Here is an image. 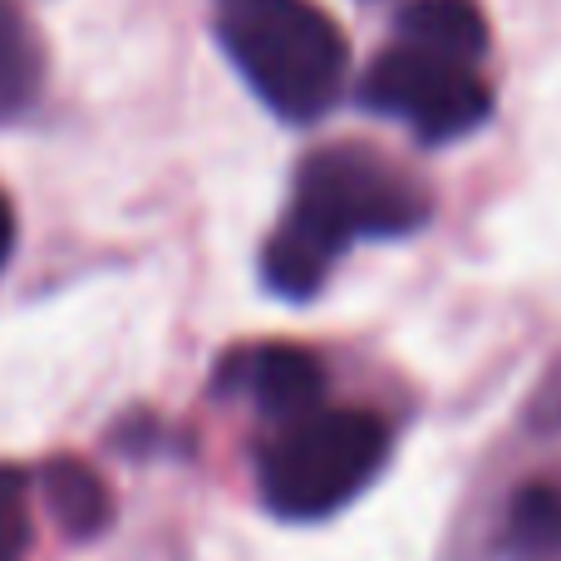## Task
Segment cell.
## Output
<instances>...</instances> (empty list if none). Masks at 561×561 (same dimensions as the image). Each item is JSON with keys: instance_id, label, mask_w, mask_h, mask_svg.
I'll return each instance as SVG.
<instances>
[{"instance_id": "cell-1", "label": "cell", "mask_w": 561, "mask_h": 561, "mask_svg": "<svg viewBox=\"0 0 561 561\" xmlns=\"http://www.w3.org/2000/svg\"><path fill=\"white\" fill-rule=\"evenodd\" d=\"M424 183L365 144L320 148L300 163L296 197L266 242L262 276L276 296L310 300L350 242L365 237H409L428 222Z\"/></svg>"}, {"instance_id": "cell-5", "label": "cell", "mask_w": 561, "mask_h": 561, "mask_svg": "<svg viewBox=\"0 0 561 561\" xmlns=\"http://www.w3.org/2000/svg\"><path fill=\"white\" fill-rule=\"evenodd\" d=\"M217 389L252 399L256 414L296 424L325 399V369L300 345H252L217 365Z\"/></svg>"}, {"instance_id": "cell-2", "label": "cell", "mask_w": 561, "mask_h": 561, "mask_svg": "<svg viewBox=\"0 0 561 561\" xmlns=\"http://www.w3.org/2000/svg\"><path fill=\"white\" fill-rule=\"evenodd\" d=\"M237 75L286 124H316L345 89L350 45L316 0H213Z\"/></svg>"}, {"instance_id": "cell-7", "label": "cell", "mask_w": 561, "mask_h": 561, "mask_svg": "<svg viewBox=\"0 0 561 561\" xmlns=\"http://www.w3.org/2000/svg\"><path fill=\"white\" fill-rule=\"evenodd\" d=\"M39 493H45V507L59 523V533L75 537V542L99 537L108 527V517H114L104 478L89 463H79V458H49L39 468Z\"/></svg>"}, {"instance_id": "cell-9", "label": "cell", "mask_w": 561, "mask_h": 561, "mask_svg": "<svg viewBox=\"0 0 561 561\" xmlns=\"http://www.w3.org/2000/svg\"><path fill=\"white\" fill-rule=\"evenodd\" d=\"M507 561H561V488L527 483L507 503L503 523Z\"/></svg>"}, {"instance_id": "cell-10", "label": "cell", "mask_w": 561, "mask_h": 561, "mask_svg": "<svg viewBox=\"0 0 561 561\" xmlns=\"http://www.w3.org/2000/svg\"><path fill=\"white\" fill-rule=\"evenodd\" d=\"M30 547V478L0 463V561H20Z\"/></svg>"}, {"instance_id": "cell-8", "label": "cell", "mask_w": 561, "mask_h": 561, "mask_svg": "<svg viewBox=\"0 0 561 561\" xmlns=\"http://www.w3.org/2000/svg\"><path fill=\"white\" fill-rule=\"evenodd\" d=\"M45 84V49L15 0H0V124L20 118Z\"/></svg>"}, {"instance_id": "cell-4", "label": "cell", "mask_w": 561, "mask_h": 561, "mask_svg": "<svg viewBox=\"0 0 561 561\" xmlns=\"http://www.w3.org/2000/svg\"><path fill=\"white\" fill-rule=\"evenodd\" d=\"M359 104L369 114L399 118L414 128L419 144H454L473 134L493 114V89L478 75V65L438 49H419L399 39L389 55L369 65L359 79Z\"/></svg>"}, {"instance_id": "cell-3", "label": "cell", "mask_w": 561, "mask_h": 561, "mask_svg": "<svg viewBox=\"0 0 561 561\" xmlns=\"http://www.w3.org/2000/svg\"><path fill=\"white\" fill-rule=\"evenodd\" d=\"M385 458L389 428L369 409H316L266 448L262 503L286 523H320L355 503Z\"/></svg>"}, {"instance_id": "cell-6", "label": "cell", "mask_w": 561, "mask_h": 561, "mask_svg": "<svg viewBox=\"0 0 561 561\" xmlns=\"http://www.w3.org/2000/svg\"><path fill=\"white\" fill-rule=\"evenodd\" d=\"M394 35L404 45L438 49V55L468 59V65L488 55V20L478 0H409L394 20Z\"/></svg>"}, {"instance_id": "cell-11", "label": "cell", "mask_w": 561, "mask_h": 561, "mask_svg": "<svg viewBox=\"0 0 561 561\" xmlns=\"http://www.w3.org/2000/svg\"><path fill=\"white\" fill-rule=\"evenodd\" d=\"M10 242H15V217H10V203L0 197V266H5V256H10Z\"/></svg>"}]
</instances>
